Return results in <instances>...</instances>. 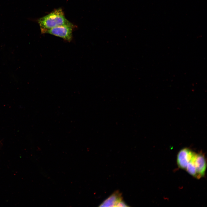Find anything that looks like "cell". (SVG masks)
I'll use <instances>...</instances> for the list:
<instances>
[{"label":"cell","instance_id":"1","mask_svg":"<svg viewBox=\"0 0 207 207\" xmlns=\"http://www.w3.org/2000/svg\"><path fill=\"white\" fill-rule=\"evenodd\" d=\"M38 22L42 33H45L47 30L58 26L72 24L66 19L61 8L55 9L41 18Z\"/></svg>","mask_w":207,"mask_h":207},{"label":"cell","instance_id":"2","mask_svg":"<svg viewBox=\"0 0 207 207\" xmlns=\"http://www.w3.org/2000/svg\"><path fill=\"white\" fill-rule=\"evenodd\" d=\"M74 27L72 24L59 26L47 30L45 33L50 34L70 41L72 38V32Z\"/></svg>","mask_w":207,"mask_h":207},{"label":"cell","instance_id":"3","mask_svg":"<svg viewBox=\"0 0 207 207\" xmlns=\"http://www.w3.org/2000/svg\"><path fill=\"white\" fill-rule=\"evenodd\" d=\"M194 153L187 148H183L180 151L177 156V163L179 168L185 169Z\"/></svg>","mask_w":207,"mask_h":207},{"label":"cell","instance_id":"4","mask_svg":"<svg viewBox=\"0 0 207 207\" xmlns=\"http://www.w3.org/2000/svg\"><path fill=\"white\" fill-rule=\"evenodd\" d=\"M197 178L200 179L204 176L206 168V162L204 155L200 153L196 154L194 160Z\"/></svg>","mask_w":207,"mask_h":207},{"label":"cell","instance_id":"5","mask_svg":"<svg viewBox=\"0 0 207 207\" xmlns=\"http://www.w3.org/2000/svg\"><path fill=\"white\" fill-rule=\"evenodd\" d=\"M121 194L118 191H116L105 200L99 206L118 207L122 201Z\"/></svg>","mask_w":207,"mask_h":207},{"label":"cell","instance_id":"6","mask_svg":"<svg viewBox=\"0 0 207 207\" xmlns=\"http://www.w3.org/2000/svg\"><path fill=\"white\" fill-rule=\"evenodd\" d=\"M196 154L194 152L190 160L187 164L185 170L191 175L197 178V172L194 164V160Z\"/></svg>","mask_w":207,"mask_h":207}]
</instances>
